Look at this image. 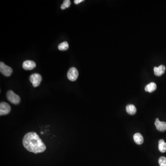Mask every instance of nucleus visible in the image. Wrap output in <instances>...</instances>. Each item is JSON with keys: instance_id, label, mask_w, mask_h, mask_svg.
Segmentation results:
<instances>
[{"instance_id": "nucleus-1", "label": "nucleus", "mask_w": 166, "mask_h": 166, "mask_svg": "<svg viewBox=\"0 0 166 166\" xmlns=\"http://www.w3.org/2000/svg\"><path fill=\"white\" fill-rule=\"evenodd\" d=\"M23 145L28 151L36 154L42 153L46 149L45 145L35 132L26 133L23 140Z\"/></svg>"}, {"instance_id": "nucleus-2", "label": "nucleus", "mask_w": 166, "mask_h": 166, "mask_svg": "<svg viewBox=\"0 0 166 166\" xmlns=\"http://www.w3.org/2000/svg\"><path fill=\"white\" fill-rule=\"evenodd\" d=\"M6 97L9 101L14 104H18L20 102V97L11 90L8 91L6 93Z\"/></svg>"}, {"instance_id": "nucleus-3", "label": "nucleus", "mask_w": 166, "mask_h": 166, "mask_svg": "<svg viewBox=\"0 0 166 166\" xmlns=\"http://www.w3.org/2000/svg\"><path fill=\"white\" fill-rule=\"evenodd\" d=\"M30 81L32 83L34 87H36L40 84L42 80L41 75L39 74H33L31 75L30 77Z\"/></svg>"}, {"instance_id": "nucleus-4", "label": "nucleus", "mask_w": 166, "mask_h": 166, "mask_svg": "<svg viewBox=\"0 0 166 166\" xmlns=\"http://www.w3.org/2000/svg\"><path fill=\"white\" fill-rule=\"evenodd\" d=\"M0 72L3 75L6 77L10 76L13 73V69L2 62H0Z\"/></svg>"}, {"instance_id": "nucleus-5", "label": "nucleus", "mask_w": 166, "mask_h": 166, "mask_svg": "<svg viewBox=\"0 0 166 166\" xmlns=\"http://www.w3.org/2000/svg\"><path fill=\"white\" fill-rule=\"evenodd\" d=\"M79 76V72L77 68L72 67L70 68L67 72V77L68 79L71 81H75L77 80Z\"/></svg>"}, {"instance_id": "nucleus-6", "label": "nucleus", "mask_w": 166, "mask_h": 166, "mask_svg": "<svg viewBox=\"0 0 166 166\" xmlns=\"http://www.w3.org/2000/svg\"><path fill=\"white\" fill-rule=\"evenodd\" d=\"M11 107L8 103L5 102H1L0 103V115H6L10 112Z\"/></svg>"}, {"instance_id": "nucleus-7", "label": "nucleus", "mask_w": 166, "mask_h": 166, "mask_svg": "<svg viewBox=\"0 0 166 166\" xmlns=\"http://www.w3.org/2000/svg\"><path fill=\"white\" fill-rule=\"evenodd\" d=\"M23 68L26 70H31L35 68L36 64L34 61L27 60L23 63Z\"/></svg>"}, {"instance_id": "nucleus-8", "label": "nucleus", "mask_w": 166, "mask_h": 166, "mask_svg": "<svg viewBox=\"0 0 166 166\" xmlns=\"http://www.w3.org/2000/svg\"><path fill=\"white\" fill-rule=\"evenodd\" d=\"M155 124L158 131L161 132H164L166 131V122H160L158 118H157Z\"/></svg>"}, {"instance_id": "nucleus-9", "label": "nucleus", "mask_w": 166, "mask_h": 166, "mask_svg": "<svg viewBox=\"0 0 166 166\" xmlns=\"http://www.w3.org/2000/svg\"><path fill=\"white\" fill-rule=\"evenodd\" d=\"M166 70V67L163 65H160L158 67H155L154 68V72L155 75L157 76H161L165 73Z\"/></svg>"}, {"instance_id": "nucleus-10", "label": "nucleus", "mask_w": 166, "mask_h": 166, "mask_svg": "<svg viewBox=\"0 0 166 166\" xmlns=\"http://www.w3.org/2000/svg\"><path fill=\"white\" fill-rule=\"evenodd\" d=\"M134 141L137 145H140L144 143V137L140 133H136L133 136Z\"/></svg>"}, {"instance_id": "nucleus-11", "label": "nucleus", "mask_w": 166, "mask_h": 166, "mask_svg": "<svg viewBox=\"0 0 166 166\" xmlns=\"http://www.w3.org/2000/svg\"><path fill=\"white\" fill-rule=\"evenodd\" d=\"M157 86L155 83L151 82L149 84H147L145 87V91L151 93L154 92L157 89Z\"/></svg>"}, {"instance_id": "nucleus-12", "label": "nucleus", "mask_w": 166, "mask_h": 166, "mask_svg": "<svg viewBox=\"0 0 166 166\" xmlns=\"http://www.w3.org/2000/svg\"><path fill=\"white\" fill-rule=\"evenodd\" d=\"M127 113L130 115H134L136 113L137 109L133 104H129L126 107Z\"/></svg>"}, {"instance_id": "nucleus-13", "label": "nucleus", "mask_w": 166, "mask_h": 166, "mask_svg": "<svg viewBox=\"0 0 166 166\" xmlns=\"http://www.w3.org/2000/svg\"><path fill=\"white\" fill-rule=\"evenodd\" d=\"M158 149L162 153L166 152V143L164 140H161L159 141Z\"/></svg>"}, {"instance_id": "nucleus-14", "label": "nucleus", "mask_w": 166, "mask_h": 166, "mask_svg": "<svg viewBox=\"0 0 166 166\" xmlns=\"http://www.w3.org/2000/svg\"><path fill=\"white\" fill-rule=\"evenodd\" d=\"M58 49L61 51H65L68 49L69 45L67 42H64L58 45Z\"/></svg>"}, {"instance_id": "nucleus-15", "label": "nucleus", "mask_w": 166, "mask_h": 166, "mask_svg": "<svg viewBox=\"0 0 166 166\" xmlns=\"http://www.w3.org/2000/svg\"><path fill=\"white\" fill-rule=\"evenodd\" d=\"M71 1L70 0H65L61 5V8L62 10H64L69 8L71 5Z\"/></svg>"}, {"instance_id": "nucleus-16", "label": "nucleus", "mask_w": 166, "mask_h": 166, "mask_svg": "<svg viewBox=\"0 0 166 166\" xmlns=\"http://www.w3.org/2000/svg\"><path fill=\"white\" fill-rule=\"evenodd\" d=\"M158 162L160 166H166V157H162L159 158Z\"/></svg>"}, {"instance_id": "nucleus-17", "label": "nucleus", "mask_w": 166, "mask_h": 166, "mask_svg": "<svg viewBox=\"0 0 166 166\" xmlns=\"http://www.w3.org/2000/svg\"><path fill=\"white\" fill-rule=\"evenodd\" d=\"M84 1V0H75L74 2L75 4H79V3H81V2H83V1Z\"/></svg>"}]
</instances>
